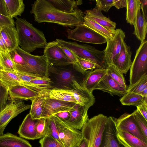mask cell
Wrapping results in <instances>:
<instances>
[{
  "label": "cell",
  "mask_w": 147,
  "mask_h": 147,
  "mask_svg": "<svg viewBox=\"0 0 147 147\" xmlns=\"http://www.w3.org/2000/svg\"><path fill=\"white\" fill-rule=\"evenodd\" d=\"M30 13L34 21L54 23L67 27L76 26L83 24L84 14L77 9L70 13L65 12L55 7L48 0H37L32 5Z\"/></svg>",
  "instance_id": "cell-1"
},
{
  "label": "cell",
  "mask_w": 147,
  "mask_h": 147,
  "mask_svg": "<svg viewBox=\"0 0 147 147\" xmlns=\"http://www.w3.org/2000/svg\"><path fill=\"white\" fill-rule=\"evenodd\" d=\"M16 18L15 24L20 48L29 53L38 48H44L47 43L43 32L25 19Z\"/></svg>",
  "instance_id": "cell-2"
},
{
  "label": "cell",
  "mask_w": 147,
  "mask_h": 147,
  "mask_svg": "<svg viewBox=\"0 0 147 147\" xmlns=\"http://www.w3.org/2000/svg\"><path fill=\"white\" fill-rule=\"evenodd\" d=\"M58 44L71 51L77 57L89 60L94 63L96 68L106 69L107 65L104 58V51H100L87 44H79L76 42L67 41L56 39Z\"/></svg>",
  "instance_id": "cell-3"
},
{
  "label": "cell",
  "mask_w": 147,
  "mask_h": 147,
  "mask_svg": "<svg viewBox=\"0 0 147 147\" xmlns=\"http://www.w3.org/2000/svg\"><path fill=\"white\" fill-rule=\"evenodd\" d=\"M108 117L101 114L89 119L82 129L83 138L88 147H99L108 120Z\"/></svg>",
  "instance_id": "cell-4"
},
{
  "label": "cell",
  "mask_w": 147,
  "mask_h": 147,
  "mask_svg": "<svg viewBox=\"0 0 147 147\" xmlns=\"http://www.w3.org/2000/svg\"><path fill=\"white\" fill-rule=\"evenodd\" d=\"M130 88L147 74V41L145 40L136 51L133 61L130 68Z\"/></svg>",
  "instance_id": "cell-5"
},
{
  "label": "cell",
  "mask_w": 147,
  "mask_h": 147,
  "mask_svg": "<svg viewBox=\"0 0 147 147\" xmlns=\"http://www.w3.org/2000/svg\"><path fill=\"white\" fill-rule=\"evenodd\" d=\"M16 50L33 74L42 77L49 78L50 74L53 72L54 67L49 64L43 55H32L22 50L19 46Z\"/></svg>",
  "instance_id": "cell-6"
},
{
  "label": "cell",
  "mask_w": 147,
  "mask_h": 147,
  "mask_svg": "<svg viewBox=\"0 0 147 147\" xmlns=\"http://www.w3.org/2000/svg\"><path fill=\"white\" fill-rule=\"evenodd\" d=\"M58 135L61 143L64 147H77L83 140L82 131L71 127L55 115Z\"/></svg>",
  "instance_id": "cell-7"
},
{
  "label": "cell",
  "mask_w": 147,
  "mask_h": 147,
  "mask_svg": "<svg viewBox=\"0 0 147 147\" xmlns=\"http://www.w3.org/2000/svg\"><path fill=\"white\" fill-rule=\"evenodd\" d=\"M67 38L79 42L101 44L107 42L106 38L83 24L67 30Z\"/></svg>",
  "instance_id": "cell-8"
},
{
  "label": "cell",
  "mask_w": 147,
  "mask_h": 147,
  "mask_svg": "<svg viewBox=\"0 0 147 147\" xmlns=\"http://www.w3.org/2000/svg\"><path fill=\"white\" fill-rule=\"evenodd\" d=\"M51 66L61 67L73 64L56 41L47 43L44 48L43 55Z\"/></svg>",
  "instance_id": "cell-9"
},
{
  "label": "cell",
  "mask_w": 147,
  "mask_h": 147,
  "mask_svg": "<svg viewBox=\"0 0 147 147\" xmlns=\"http://www.w3.org/2000/svg\"><path fill=\"white\" fill-rule=\"evenodd\" d=\"M31 105L25 104L22 100H12L8 103L0 113V135L8 123L20 113L30 108Z\"/></svg>",
  "instance_id": "cell-10"
},
{
  "label": "cell",
  "mask_w": 147,
  "mask_h": 147,
  "mask_svg": "<svg viewBox=\"0 0 147 147\" xmlns=\"http://www.w3.org/2000/svg\"><path fill=\"white\" fill-rule=\"evenodd\" d=\"M125 35L121 29L115 30L114 36L111 40L107 41V45L104 51V58L106 65L112 64L120 52Z\"/></svg>",
  "instance_id": "cell-11"
},
{
  "label": "cell",
  "mask_w": 147,
  "mask_h": 147,
  "mask_svg": "<svg viewBox=\"0 0 147 147\" xmlns=\"http://www.w3.org/2000/svg\"><path fill=\"white\" fill-rule=\"evenodd\" d=\"M116 129L127 131L143 142L147 143V139L143 136L138 127L132 114L125 113L116 119Z\"/></svg>",
  "instance_id": "cell-12"
},
{
  "label": "cell",
  "mask_w": 147,
  "mask_h": 147,
  "mask_svg": "<svg viewBox=\"0 0 147 147\" xmlns=\"http://www.w3.org/2000/svg\"><path fill=\"white\" fill-rule=\"evenodd\" d=\"M71 86V89H65L74 98L77 104L88 108L94 105L95 99L92 92L84 88L76 80L73 81Z\"/></svg>",
  "instance_id": "cell-13"
},
{
  "label": "cell",
  "mask_w": 147,
  "mask_h": 147,
  "mask_svg": "<svg viewBox=\"0 0 147 147\" xmlns=\"http://www.w3.org/2000/svg\"><path fill=\"white\" fill-rule=\"evenodd\" d=\"M41 118H46L57 113L69 111L77 104L46 98Z\"/></svg>",
  "instance_id": "cell-14"
},
{
  "label": "cell",
  "mask_w": 147,
  "mask_h": 147,
  "mask_svg": "<svg viewBox=\"0 0 147 147\" xmlns=\"http://www.w3.org/2000/svg\"><path fill=\"white\" fill-rule=\"evenodd\" d=\"M88 107L78 104L69 112L70 117L65 123L68 126L78 130L82 129L88 120Z\"/></svg>",
  "instance_id": "cell-15"
},
{
  "label": "cell",
  "mask_w": 147,
  "mask_h": 147,
  "mask_svg": "<svg viewBox=\"0 0 147 147\" xmlns=\"http://www.w3.org/2000/svg\"><path fill=\"white\" fill-rule=\"evenodd\" d=\"M116 118L108 117L107 124L99 147H123L117 140L115 126Z\"/></svg>",
  "instance_id": "cell-16"
},
{
  "label": "cell",
  "mask_w": 147,
  "mask_h": 147,
  "mask_svg": "<svg viewBox=\"0 0 147 147\" xmlns=\"http://www.w3.org/2000/svg\"><path fill=\"white\" fill-rule=\"evenodd\" d=\"M127 89L121 86L111 76L107 74L95 88L108 93L112 96L121 97L127 92Z\"/></svg>",
  "instance_id": "cell-17"
},
{
  "label": "cell",
  "mask_w": 147,
  "mask_h": 147,
  "mask_svg": "<svg viewBox=\"0 0 147 147\" xmlns=\"http://www.w3.org/2000/svg\"><path fill=\"white\" fill-rule=\"evenodd\" d=\"M130 47L123 41L121 51L113 64L121 73L126 74L130 69L132 63Z\"/></svg>",
  "instance_id": "cell-18"
},
{
  "label": "cell",
  "mask_w": 147,
  "mask_h": 147,
  "mask_svg": "<svg viewBox=\"0 0 147 147\" xmlns=\"http://www.w3.org/2000/svg\"><path fill=\"white\" fill-rule=\"evenodd\" d=\"M74 70L71 69L63 68V67H55L54 73L57 88L69 89L71 84L75 79Z\"/></svg>",
  "instance_id": "cell-19"
},
{
  "label": "cell",
  "mask_w": 147,
  "mask_h": 147,
  "mask_svg": "<svg viewBox=\"0 0 147 147\" xmlns=\"http://www.w3.org/2000/svg\"><path fill=\"white\" fill-rule=\"evenodd\" d=\"M38 92L25 86L20 85L14 86L8 90V100H31L36 97Z\"/></svg>",
  "instance_id": "cell-20"
},
{
  "label": "cell",
  "mask_w": 147,
  "mask_h": 147,
  "mask_svg": "<svg viewBox=\"0 0 147 147\" xmlns=\"http://www.w3.org/2000/svg\"><path fill=\"white\" fill-rule=\"evenodd\" d=\"M101 11L100 9L95 7L92 9L86 10L84 13V16L88 18L111 31H115L116 23L104 16Z\"/></svg>",
  "instance_id": "cell-21"
},
{
  "label": "cell",
  "mask_w": 147,
  "mask_h": 147,
  "mask_svg": "<svg viewBox=\"0 0 147 147\" xmlns=\"http://www.w3.org/2000/svg\"><path fill=\"white\" fill-rule=\"evenodd\" d=\"M107 74V69L96 68L88 73L81 85L85 89L92 92L100 82Z\"/></svg>",
  "instance_id": "cell-22"
},
{
  "label": "cell",
  "mask_w": 147,
  "mask_h": 147,
  "mask_svg": "<svg viewBox=\"0 0 147 147\" xmlns=\"http://www.w3.org/2000/svg\"><path fill=\"white\" fill-rule=\"evenodd\" d=\"M36 120L32 119L29 113L27 114L19 127L18 133L20 137L28 140L38 139L35 130Z\"/></svg>",
  "instance_id": "cell-23"
},
{
  "label": "cell",
  "mask_w": 147,
  "mask_h": 147,
  "mask_svg": "<svg viewBox=\"0 0 147 147\" xmlns=\"http://www.w3.org/2000/svg\"><path fill=\"white\" fill-rule=\"evenodd\" d=\"M0 32L9 51L16 49L19 46L17 32L15 26L0 27Z\"/></svg>",
  "instance_id": "cell-24"
},
{
  "label": "cell",
  "mask_w": 147,
  "mask_h": 147,
  "mask_svg": "<svg viewBox=\"0 0 147 147\" xmlns=\"http://www.w3.org/2000/svg\"><path fill=\"white\" fill-rule=\"evenodd\" d=\"M38 96L77 104L74 98L67 93L64 89L54 87L44 90L38 93Z\"/></svg>",
  "instance_id": "cell-25"
},
{
  "label": "cell",
  "mask_w": 147,
  "mask_h": 147,
  "mask_svg": "<svg viewBox=\"0 0 147 147\" xmlns=\"http://www.w3.org/2000/svg\"><path fill=\"white\" fill-rule=\"evenodd\" d=\"M116 135L119 144L123 147H147V143L127 131L116 130Z\"/></svg>",
  "instance_id": "cell-26"
},
{
  "label": "cell",
  "mask_w": 147,
  "mask_h": 147,
  "mask_svg": "<svg viewBox=\"0 0 147 147\" xmlns=\"http://www.w3.org/2000/svg\"><path fill=\"white\" fill-rule=\"evenodd\" d=\"M0 147H32L27 140L10 133L0 135Z\"/></svg>",
  "instance_id": "cell-27"
},
{
  "label": "cell",
  "mask_w": 147,
  "mask_h": 147,
  "mask_svg": "<svg viewBox=\"0 0 147 147\" xmlns=\"http://www.w3.org/2000/svg\"><path fill=\"white\" fill-rule=\"evenodd\" d=\"M140 8L137 12L133 25L134 31L133 34L141 43L145 40L147 32V20L143 17L141 12Z\"/></svg>",
  "instance_id": "cell-28"
},
{
  "label": "cell",
  "mask_w": 147,
  "mask_h": 147,
  "mask_svg": "<svg viewBox=\"0 0 147 147\" xmlns=\"http://www.w3.org/2000/svg\"><path fill=\"white\" fill-rule=\"evenodd\" d=\"M55 7L62 11L70 13L77 9L82 4L81 0H48Z\"/></svg>",
  "instance_id": "cell-29"
},
{
  "label": "cell",
  "mask_w": 147,
  "mask_h": 147,
  "mask_svg": "<svg viewBox=\"0 0 147 147\" xmlns=\"http://www.w3.org/2000/svg\"><path fill=\"white\" fill-rule=\"evenodd\" d=\"M22 81L13 72L0 69V85L9 90L12 87L21 85Z\"/></svg>",
  "instance_id": "cell-30"
},
{
  "label": "cell",
  "mask_w": 147,
  "mask_h": 147,
  "mask_svg": "<svg viewBox=\"0 0 147 147\" xmlns=\"http://www.w3.org/2000/svg\"><path fill=\"white\" fill-rule=\"evenodd\" d=\"M8 16L13 19L20 16L23 13L25 5L23 0H4Z\"/></svg>",
  "instance_id": "cell-31"
},
{
  "label": "cell",
  "mask_w": 147,
  "mask_h": 147,
  "mask_svg": "<svg viewBox=\"0 0 147 147\" xmlns=\"http://www.w3.org/2000/svg\"><path fill=\"white\" fill-rule=\"evenodd\" d=\"M83 24L106 38L107 41L112 39L115 32L111 31L85 16Z\"/></svg>",
  "instance_id": "cell-32"
},
{
  "label": "cell",
  "mask_w": 147,
  "mask_h": 147,
  "mask_svg": "<svg viewBox=\"0 0 147 147\" xmlns=\"http://www.w3.org/2000/svg\"><path fill=\"white\" fill-rule=\"evenodd\" d=\"M46 99L45 98L37 96L31 100L32 103L29 114L33 119L41 118Z\"/></svg>",
  "instance_id": "cell-33"
},
{
  "label": "cell",
  "mask_w": 147,
  "mask_h": 147,
  "mask_svg": "<svg viewBox=\"0 0 147 147\" xmlns=\"http://www.w3.org/2000/svg\"><path fill=\"white\" fill-rule=\"evenodd\" d=\"M126 21L133 25L138 9L140 8V0H126Z\"/></svg>",
  "instance_id": "cell-34"
},
{
  "label": "cell",
  "mask_w": 147,
  "mask_h": 147,
  "mask_svg": "<svg viewBox=\"0 0 147 147\" xmlns=\"http://www.w3.org/2000/svg\"><path fill=\"white\" fill-rule=\"evenodd\" d=\"M122 105L137 107L144 104V97L138 94L127 92L120 99Z\"/></svg>",
  "instance_id": "cell-35"
},
{
  "label": "cell",
  "mask_w": 147,
  "mask_h": 147,
  "mask_svg": "<svg viewBox=\"0 0 147 147\" xmlns=\"http://www.w3.org/2000/svg\"><path fill=\"white\" fill-rule=\"evenodd\" d=\"M0 69L12 72L17 71L9 52L5 53L0 51Z\"/></svg>",
  "instance_id": "cell-36"
},
{
  "label": "cell",
  "mask_w": 147,
  "mask_h": 147,
  "mask_svg": "<svg viewBox=\"0 0 147 147\" xmlns=\"http://www.w3.org/2000/svg\"><path fill=\"white\" fill-rule=\"evenodd\" d=\"M107 74L111 76L121 86L127 89L123 74L113 64L108 65L106 68Z\"/></svg>",
  "instance_id": "cell-37"
},
{
  "label": "cell",
  "mask_w": 147,
  "mask_h": 147,
  "mask_svg": "<svg viewBox=\"0 0 147 147\" xmlns=\"http://www.w3.org/2000/svg\"><path fill=\"white\" fill-rule=\"evenodd\" d=\"M142 133L147 139V120L137 109L131 113Z\"/></svg>",
  "instance_id": "cell-38"
},
{
  "label": "cell",
  "mask_w": 147,
  "mask_h": 147,
  "mask_svg": "<svg viewBox=\"0 0 147 147\" xmlns=\"http://www.w3.org/2000/svg\"><path fill=\"white\" fill-rule=\"evenodd\" d=\"M46 118L47 131L46 135L50 136L61 143L58 135L56 122L53 116L51 115Z\"/></svg>",
  "instance_id": "cell-39"
},
{
  "label": "cell",
  "mask_w": 147,
  "mask_h": 147,
  "mask_svg": "<svg viewBox=\"0 0 147 147\" xmlns=\"http://www.w3.org/2000/svg\"><path fill=\"white\" fill-rule=\"evenodd\" d=\"M147 88V74L144 75L139 80L130 88L127 92L138 94Z\"/></svg>",
  "instance_id": "cell-40"
},
{
  "label": "cell",
  "mask_w": 147,
  "mask_h": 147,
  "mask_svg": "<svg viewBox=\"0 0 147 147\" xmlns=\"http://www.w3.org/2000/svg\"><path fill=\"white\" fill-rule=\"evenodd\" d=\"M35 130L38 139L41 138L47 135L46 118H42L36 120L35 125Z\"/></svg>",
  "instance_id": "cell-41"
},
{
  "label": "cell",
  "mask_w": 147,
  "mask_h": 147,
  "mask_svg": "<svg viewBox=\"0 0 147 147\" xmlns=\"http://www.w3.org/2000/svg\"><path fill=\"white\" fill-rule=\"evenodd\" d=\"M39 142L41 147H64L59 141L49 135L41 138Z\"/></svg>",
  "instance_id": "cell-42"
},
{
  "label": "cell",
  "mask_w": 147,
  "mask_h": 147,
  "mask_svg": "<svg viewBox=\"0 0 147 147\" xmlns=\"http://www.w3.org/2000/svg\"><path fill=\"white\" fill-rule=\"evenodd\" d=\"M13 73L16 74L21 80L22 82L21 84L24 83L29 82L35 79H44L49 78H43L33 73L19 71H17Z\"/></svg>",
  "instance_id": "cell-43"
},
{
  "label": "cell",
  "mask_w": 147,
  "mask_h": 147,
  "mask_svg": "<svg viewBox=\"0 0 147 147\" xmlns=\"http://www.w3.org/2000/svg\"><path fill=\"white\" fill-rule=\"evenodd\" d=\"M77 57V63L82 74L87 70H92L96 68V64L93 62L86 59Z\"/></svg>",
  "instance_id": "cell-44"
},
{
  "label": "cell",
  "mask_w": 147,
  "mask_h": 147,
  "mask_svg": "<svg viewBox=\"0 0 147 147\" xmlns=\"http://www.w3.org/2000/svg\"><path fill=\"white\" fill-rule=\"evenodd\" d=\"M8 90L0 85V113L8 104Z\"/></svg>",
  "instance_id": "cell-45"
},
{
  "label": "cell",
  "mask_w": 147,
  "mask_h": 147,
  "mask_svg": "<svg viewBox=\"0 0 147 147\" xmlns=\"http://www.w3.org/2000/svg\"><path fill=\"white\" fill-rule=\"evenodd\" d=\"M96 1L95 7L105 12H107L113 6L114 0H96Z\"/></svg>",
  "instance_id": "cell-46"
},
{
  "label": "cell",
  "mask_w": 147,
  "mask_h": 147,
  "mask_svg": "<svg viewBox=\"0 0 147 147\" xmlns=\"http://www.w3.org/2000/svg\"><path fill=\"white\" fill-rule=\"evenodd\" d=\"M15 25V22L13 19L0 14V27Z\"/></svg>",
  "instance_id": "cell-47"
},
{
  "label": "cell",
  "mask_w": 147,
  "mask_h": 147,
  "mask_svg": "<svg viewBox=\"0 0 147 147\" xmlns=\"http://www.w3.org/2000/svg\"><path fill=\"white\" fill-rule=\"evenodd\" d=\"M59 46L67 56L72 62L74 64L78 65L77 58L76 56L69 49L63 46L60 45Z\"/></svg>",
  "instance_id": "cell-48"
},
{
  "label": "cell",
  "mask_w": 147,
  "mask_h": 147,
  "mask_svg": "<svg viewBox=\"0 0 147 147\" xmlns=\"http://www.w3.org/2000/svg\"><path fill=\"white\" fill-rule=\"evenodd\" d=\"M54 115L64 122L68 120L70 117V114L69 111L61 112Z\"/></svg>",
  "instance_id": "cell-49"
},
{
  "label": "cell",
  "mask_w": 147,
  "mask_h": 147,
  "mask_svg": "<svg viewBox=\"0 0 147 147\" xmlns=\"http://www.w3.org/2000/svg\"><path fill=\"white\" fill-rule=\"evenodd\" d=\"M140 9L142 14L144 18L147 20V0H140Z\"/></svg>",
  "instance_id": "cell-50"
},
{
  "label": "cell",
  "mask_w": 147,
  "mask_h": 147,
  "mask_svg": "<svg viewBox=\"0 0 147 147\" xmlns=\"http://www.w3.org/2000/svg\"><path fill=\"white\" fill-rule=\"evenodd\" d=\"M136 107L140 113L147 120V105L143 104Z\"/></svg>",
  "instance_id": "cell-51"
},
{
  "label": "cell",
  "mask_w": 147,
  "mask_h": 147,
  "mask_svg": "<svg viewBox=\"0 0 147 147\" xmlns=\"http://www.w3.org/2000/svg\"><path fill=\"white\" fill-rule=\"evenodd\" d=\"M126 0H114L113 6L118 9L126 7Z\"/></svg>",
  "instance_id": "cell-52"
},
{
  "label": "cell",
  "mask_w": 147,
  "mask_h": 147,
  "mask_svg": "<svg viewBox=\"0 0 147 147\" xmlns=\"http://www.w3.org/2000/svg\"><path fill=\"white\" fill-rule=\"evenodd\" d=\"M0 14L9 16L4 0H0Z\"/></svg>",
  "instance_id": "cell-53"
},
{
  "label": "cell",
  "mask_w": 147,
  "mask_h": 147,
  "mask_svg": "<svg viewBox=\"0 0 147 147\" xmlns=\"http://www.w3.org/2000/svg\"><path fill=\"white\" fill-rule=\"evenodd\" d=\"M0 51L3 52H9L5 45L0 32Z\"/></svg>",
  "instance_id": "cell-54"
},
{
  "label": "cell",
  "mask_w": 147,
  "mask_h": 147,
  "mask_svg": "<svg viewBox=\"0 0 147 147\" xmlns=\"http://www.w3.org/2000/svg\"><path fill=\"white\" fill-rule=\"evenodd\" d=\"M77 147H88V143L85 139L83 138V140Z\"/></svg>",
  "instance_id": "cell-55"
},
{
  "label": "cell",
  "mask_w": 147,
  "mask_h": 147,
  "mask_svg": "<svg viewBox=\"0 0 147 147\" xmlns=\"http://www.w3.org/2000/svg\"><path fill=\"white\" fill-rule=\"evenodd\" d=\"M138 94L143 97L147 96V88L140 92Z\"/></svg>",
  "instance_id": "cell-56"
}]
</instances>
